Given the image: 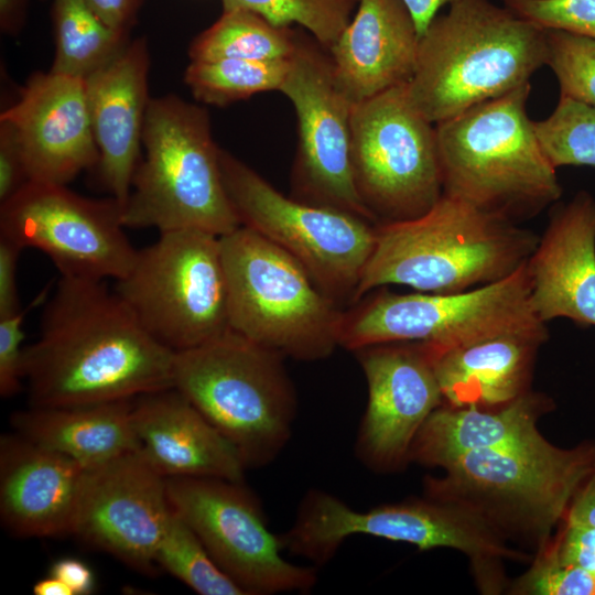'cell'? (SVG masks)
<instances>
[{
  "mask_svg": "<svg viewBox=\"0 0 595 595\" xmlns=\"http://www.w3.org/2000/svg\"><path fill=\"white\" fill-rule=\"evenodd\" d=\"M174 359L105 280L61 275L22 372L30 407H69L173 388Z\"/></svg>",
  "mask_w": 595,
  "mask_h": 595,
  "instance_id": "obj_1",
  "label": "cell"
},
{
  "mask_svg": "<svg viewBox=\"0 0 595 595\" xmlns=\"http://www.w3.org/2000/svg\"><path fill=\"white\" fill-rule=\"evenodd\" d=\"M538 240L516 223L443 194L419 217L376 225L353 303L389 284L456 293L500 281L527 262Z\"/></svg>",
  "mask_w": 595,
  "mask_h": 595,
  "instance_id": "obj_2",
  "label": "cell"
},
{
  "mask_svg": "<svg viewBox=\"0 0 595 595\" xmlns=\"http://www.w3.org/2000/svg\"><path fill=\"white\" fill-rule=\"evenodd\" d=\"M547 53L545 30L489 0H458L420 36L408 96L437 125L530 83Z\"/></svg>",
  "mask_w": 595,
  "mask_h": 595,
  "instance_id": "obj_3",
  "label": "cell"
},
{
  "mask_svg": "<svg viewBox=\"0 0 595 595\" xmlns=\"http://www.w3.org/2000/svg\"><path fill=\"white\" fill-rule=\"evenodd\" d=\"M527 83L435 125L443 194L519 224L562 195L527 113Z\"/></svg>",
  "mask_w": 595,
  "mask_h": 595,
  "instance_id": "obj_4",
  "label": "cell"
},
{
  "mask_svg": "<svg viewBox=\"0 0 595 595\" xmlns=\"http://www.w3.org/2000/svg\"><path fill=\"white\" fill-rule=\"evenodd\" d=\"M142 145L145 155L122 206L126 228L195 229L221 237L241 226L204 108L172 95L150 99Z\"/></svg>",
  "mask_w": 595,
  "mask_h": 595,
  "instance_id": "obj_5",
  "label": "cell"
},
{
  "mask_svg": "<svg viewBox=\"0 0 595 595\" xmlns=\"http://www.w3.org/2000/svg\"><path fill=\"white\" fill-rule=\"evenodd\" d=\"M284 357L228 329L175 353L174 388L236 448L247 469L274 461L298 412Z\"/></svg>",
  "mask_w": 595,
  "mask_h": 595,
  "instance_id": "obj_6",
  "label": "cell"
},
{
  "mask_svg": "<svg viewBox=\"0 0 595 595\" xmlns=\"http://www.w3.org/2000/svg\"><path fill=\"white\" fill-rule=\"evenodd\" d=\"M595 467V443L565 450L540 433L522 442L474 451L426 483L431 498L467 508L500 534L545 542Z\"/></svg>",
  "mask_w": 595,
  "mask_h": 595,
  "instance_id": "obj_7",
  "label": "cell"
},
{
  "mask_svg": "<svg viewBox=\"0 0 595 595\" xmlns=\"http://www.w3.org/2000/svg\"><path fill=\"white\" fill-rule=\"evenodd\" d=\"M219 240L230 329L303 361L327 358L339 347L344 310L300 262L245 226Z\"/></svg>",
  "mask_w": 595,
  "mask_h": 595,
  "instance_id": "obj_8",
  "label": "cell"
},
{
  "mask_svg": "<svg viewBox=\"0 0 595 595\" xmlns=\"http://www.w3.org/2000/svg\"><path fill=\"white\" fill-rule=\"evenodd\" d=\"M143 328L173 351L205 344L229 326L219 237L182 229L160 232L137 250L115 289Z\"/></svg>",
  "mask_w": 595,
  "mask_h": 595,
  "instance_id": "obj_9",
  "label": "cell"
},
{
  "mask_svg": "<svg viewBox=\"0 0 595 595\" xmlns=\"http://www.w3.org/2000/svg\"><path fill=\"white\" fill-rule=\"evenodd\" d=\"M219 159L224 185L241 226L283 249L329 299L349 306L375 246L376 225L288 197L223 149Z\"/></svg>",
  "mask_w": 595,
  "mask_h": 595,
  "instance_id": "obj_10",
  "label": "cell"
},
{
  "mask_svg": "<svg viewBox=\"0 0 595 595\" xmlns=\"http://www.w3.org/2000/svg\"><path fill=\"white\" fill-rule=\"evenodd\" d=\"M405 542L420 550L452 548L469 556L483 578L505 558H521L483 518L459 505L431 498L353 509L334 495L309 490L293 526L281 536L284 550L316 565L327 563L351 536Z\"/></svg>",
  "mask_w": 595,
  "mask_h": 595,
  "instance_id": "obj_11",
  "label": "cell"
},
{
  "mask_svg": "<svg viewBox=\"0 0 595 595\" xmlns=\"http://www.w3.org/2000/svg\"><path fill=\"white\" fill-rule=\"evenodd\" d=\"M542 323L529 300L526 263L509 277L456 293L374 290L344 310L339 346L390 342L452 347Z\"/></svg>",
  "mask_w": 595,
  "mask_h": 595,
  "instance_id": "obj_12",
  "label": "cell"
},
{
  "mask_svg": "<svg viewBox=\"0 0 595 595\" xmlns=\"http://www.w3.org/2000/svg\"><path fill=\"white\" fill-rule=\"evenodd\" d=\"M350 161L376 225L419 217L443 195L435 125L411 104L407 84L354 104Z\"/></svg>",
  "mask_w": 595,
  "mask_h": 595,
  "instance_id": "obj_13",
  "label": "cell"
},
{
  "mask_svg": "<svg viewBox=\"0 0 595 595\" xmlns=\"http://www.w3.org/2000/svg\"><path fill=\"white\" fill-rule=\"evenodd\" d=\"M166 487L171 507L245 595L306 593L316 584L315 569L284 559L281 536L271 532L244 482L169 477Z\"/></svg>",
  "mask_w": 595,
  "mask_h": 595,
  "instance_id": "obj_14",
  "label": "cell"
},
{
  "mask_svg": "<svg viewBox=\"0 0 595 595\" xmlns=\"http://www.w3.org/2000/svg\"><path fill=\"white\" fill-rule=\"evenodd\" d=\"M113 197H83L66 185L29 181L1 203L0 236L45 253L61 275L121 279L137 250Z\"/></svg>",
  "mask_w": 595,
  "mask_h": 595,
  "instance_id": "obj_15",
  "label": "cell"
},
{
  "mask_svg": "<svg viewBox=\"0 0 595 595\" xmlns=\"http://www.w3.org/2000/svg\"><path fill=\"white\" fill-rule=\"evenodd\" d=\"M279 91L289 98L298 118L292 197L375 224L353 178L350 123L354 104L337 85L329 56L299 39Z\"/></svg>",
  "mask_w": 595,
  "mask_h": 595,
  "instance_id": "obj_16",
  "label": "cell"
},
{
  "mask_svg": "<svg viewBox=\"0 0 595 595\" xmlns=\"http://www.w3.org/2000/svg\"><path fill=\"white\" fill-rule=\"evenodd\" d=\"M171 512L166 477L139 448L85 472L71 536L152 575Z\"/></svg>",
  "mask_w": 595,
  "mask_h": 595,
  "instance_id": "obj_17",
  "label": "cell"
},
{
  "mask_svg": "<svg viewBox=\"0 0 595 595\" xmlns=\"http://www.w3.org/2000/svg\"><path fill=\"white\" fill-rule=\"evenodd\" d=\"M354 353L368 388L356 457L375 472L397 470L410 462L418 432L444 403L430 350L422 342H390Z\"/></svg>",
  "mask_w": 595,
  "mask_h": 595,
  "instance_id": "obj_18",
  "label": "cell"
},
{
  "mask_svg": "<svg viewBox=\"0 0 595 595\" xmlns=\"http://www.w3.org/2000/svg\"><path fill=\"white\" fill-rule=\"evenodd\" d=\"M0 122L17 136L29 181L66 185L99 162L85 79L53 72L32 76Z\"/></svg>",
  "mask_w": 595,
  "mask_h": 595,
  "instance_id": "obj_19",
  "label": "cell"
},
{
  "mask_svg": "<svg viewBox=\"0 0 595 595\" xmlns=\"http://www.w3.org/2000/svg\"><path fill=\"white\" fill-rule=\"evenodd\" d=\"M526 270L539 321L564 317L595 326V198L589 193L580 191L553 206Z\"/></svg>",
  "mask_w": 595,
  "mask_h": 595,
  "instance_id": "obj_20",
  "label": "cell"
},
{
  "mask_svg": "<svg viewBox=\"0 0 595 595\" xmlns=\"http://www.w3.org/2000/svg\"><path fill=\"white\" fill-rule=\"evenodd\" d=\"M86 469L18 432L0 437V518L20 538L72 533Z\"/></svg>",
  "mask_w": 595,
  "mask_h": 595,
  "instance_id": "obj_21",
  "label": "cell"
},
{
  "mask_svg": "<svg viewBox=\"0 0 595 595\" xmlns=\"http://www.w3.org/2000/svg\"><path fill=\"white\" fill-rule=\"evenodd\" d=\"M148 69L147 43L139 39L85 79L100 175L121 206L130 195L142 145Z\"/></svg>",
  "mask_w": 595,
  "mask_h": 595,
  "instance_id": "obj_22",
  "label": "cell"
},
{
  "mask_svg": "<svg viewBox=\"0 0 595 595\" xmlns=\"http://www.w3.org/2000/svg\"><path fill=\"white\" fill-rule=\"evenodd\" d=\"M131 419L141 453L164 477L244 482L236 448L174 387L134 398Z\"/></svg>",
  "mask_w": 595,
  "mask_h": 595,
  "instance_id": "obj_23",
  "label": "cell"
},
{
  "mask_svg": "<svg viewBox=\"0 0 595 595\" xmlns=\"http://www.w3.org/2000/svg\"><path fill=\"white\" fill-rule=\"evenodd\" d=\"M419 43L414 20L401 0H358L328 48L335 80L353 104L408 84Z\"/></svg>",
  "mask_w": 595,
  "mask_h": 595,
  "instance_id": "obj_24",
  "label": "cell"
},
{
  "mask_svg": "<svg viewBox=\"0 0 595 595\" xmlns=\"http://www.w3.org/2000/svg\"><path fill=\"white\" fill-rule=\"evenodd\" d=\"M548 336L547 324H539L452 347L425 343L444 403L497 408L528 392Z\"/></svg>",
  "mask_w": 595,
  "mask_h": 595,
  "instance_id": "obj_25",
  "label": "cell"
},
{
  "mask_svg": "<svg viewBox=\"0 0 595 595\" xmlns=\"http://www.w3.org/2000/svg\"><path fill=\"white\" fill-rule=\"evenodd\" d=\"M551 407L547 396L530 390L497 408L443 403L418 432L409 459L443 469L467 453L522 442L540 433L537 422Z\"/></svg>",
  "mask_w": 595,
  "mask_h": 595,
  "instance_id": "obj_26",
  "label": "cell"
},
{
  "mask_svg": "<svg viewBox=\"0 0 595 595\" xmlns=\"http://www.w3.org/2000/svg\"><path fill=\"white\" fill-rule=\"evenodd\" d=\"M133 399L69 407H29L11 414L15 432L93 469L140 448Z\"/></svg>",
  "mask_w": 595,
  "mask_h": 595,
  "instance_id": "obj_27",
  "label": "cell"
},
{
  "mask_svg": "<svg viewBox=\"0 0 595 595\" xmlns=\"http://www.w3.org/2000/svg\"><path fill=\"white\" fill-rule=\"evenodd\" d=\"M298 43V36L289 28L273 25L255 12L234 9L224 10L220 18L192 42L188 54L191 61L289 60Z\"/></svg>",
  "mask_w": 595,
  "mask_h": 595,
  "instance_id": "obj_28",
  "label": "cell"
},
{
  "mask_svg": "<svg viewBox=\"0 0 595 595\" xmlns=\"http://www.w3.org/2000/svg\"><path fill=\"white\" fill-rule=\"evenodd\" d=\"M56 54L51 72L86 79L128 44L84 0H55Z\"/></svg>",
  "mask_w": 595,
  "mask_h": 595,
  "instance_id": "obj_29",
  "label": "cell"
},
{
  "mask_svg": "<svg viewBox=\"0 0 595 595\" xmlns=\"http://www.w3.org/2000/svg\"><path fill=\"white\" fill-rule=\"evenodd\" d=\"M289 66L290 58L192 61L184 79L197 100L226 106L259 93L280 90Z\"/></svg>",
  "mask_w": 595,
  "mask_h": 595,
  "instance_id": "obj_30",
  "label": "cell"
},
{
  "mask_svg": "<svg viewBox=\"0 0 595 595\" xmlns=\"http://www.w3.org/2000/svg\"><path fill=\"white\" fill-rule=\"evenodd\" d=\"M155 564L201 595H245L214 562L206 548L172 508L155 553Z\"/></svg>",
  "mask_w": 595,
  "mask_h": 595,
  "instance_id": "obj_31",
  "label": "cell"
},
{
  "mask_svg": "<svg viewBox=\"0 0 595 595\" xmlns=\"http://www.w3.org/2000/svg\"><path fill=\"white\" fill-rule=\"evenodd\" d=\"M533 125L540 145L555 169L595 166V105L560 96L552 113Z\"/></svg>",
  "mask_w": 595,
  "mask_h": 595,
  "instance_id": "obj_32",
  "label": "cell"
},
{
  "mask_svg": "<svg viewBox=\"0 0 595 595\" xmlns=\"http://www.w3.org/2000/svg\"><path fill=\"white\" fill-rule=\"evenodd\" d=\"M224 10L255 12L273 25L295 23L329 48L349 23L358 0H221Z\"/></svg>",
  "mask_w": 595,
  "mask_h": 595,
  "instance_id": "obj_33",
  "label": "cell"
},
{
  "mask_svg": "<svg viewBox=\"0 0 595 595\" xmlns=\"http://www.w3.org/2000/svg\"><path fill=\"white\" fill-rule=\"evenodd\" d=\"M547 31V65L560 96L595 105V39L562 30Z\"/></svg>",
  "mask_w": 595,
  "mask_h": 595,
  "instance_id": "obj_34",
  "label": "cell"
},
{
  "mask_svg": "<svg viewBox=\"0 0 595 595\" xmlns=\"http://www.w3.org/2000/svg\"><path fill=\"white\" fill-rule=\"evenodd\" d=\"M515 591L537 595H595V577L581 567L564 563L552 545H545L516 583Z\"/></svg>",
  "mask_w": 595,
  "mask_h": 595,
  "instance_id": "obj_35",
  "label": "cell"
},
{
  "mask_svg": "<svg viewBox=\"0 0 595 595\" xmlns=\"http://www.w3.org/2000/svg\"><path fill=\"white\" fill-rule=\"evenodd\" d=\"M518 17L543 30L595 39V0H501Z\"/></svg>",
  "mask_w": 595,
  "mask_h": 595,
  "instance_id": "obj_36",
  "label": "cell"
},
{
  "mask_svg": "<svg viewBox=\"0 0 595 595\" xmlns=\"http://www.w3.org/2000/svg\"><path fill=\"white\" fill-rule=\"evenodd\" d=\"M45 288L28 306L19 312L0 317V394L10 398L17 394L23 381V353L24 339L23 323L26 314L34 306L41 305L46 300Z\"/></svg>",
  "mask_w": 595,
  "mask_h": 595,
  "instance_id": "obj_37",
  "label": "cell"
},
{
  "mask_svg": "<svg viewBox=\"0 0 595 595\" xmlns=\"http://www.w3.org/2000/svg\"><path fill=\"white\" fill-rule=\"evenodd\" d=\"M552 548L561 561L595 577V528L565 519V527Z\"/></svg>",
  "mask_w": 595,
  "mask_h": 595,
  "instance_id": "obj_38",
  "label": "cell"
},
{
  "mask_svg": "<svg viewBox=\"0 0 595 595\" xmlns=\"http://www.w3.org/2000/svg\"><path fill=\"white\" fill-rule=\"evenodd\" d=\"M29 182L24 160L13 129L1 122L0 202L4 203Z\"/></svg>",
  "mask_w": 595,
  "mask_h": 595,
  "instance_id": "obj_39",
  "label": "cell"
},
{
  "mask_svg": "<svg viewBox=\"0 0 595 595\" xmlns=\"http://www.w3.org/2000/svg\"><path fill=\"white\" fill-rule=\"evenodd\" d=\"M23 249L0 236V317L19 312L18 259Z\"/></svg>",
  "mask_w": 595,
  "mask_h": 595,
  "instance_id": "obj_40",
  "label": "cell"
},
{
  "mask_svg": "<svg viewBox=\"0 0 595 595\" xmlns=\"http://www.w3.org/2000/svg\"><path fill=\"white\" fill-rule=\"evenodd\" d=\"M111 29L127 33L143 0H84Z\"/></svg>",
  "mask_w": 595,
  "mask_h": 595,
  "instance_id": "obj_41",
  "label": "cell"
},
{
  "mask_svg": "<svg viewBox=\"0 0 595 595\" xmlns=\"http://www.w3.org/2000/svg\"><path fill=\"white\" fill-rule=\"evenodd\" d=\"M50 575L67 585L73 595L90 594L95 587L94 573L77 559L65 558L56 561L51 567Z\"/></svg>",
  "mask_w": 595,
  "mask_h": 595,
  "instance_id": "obj_42",
  "label": "cell"
},
{
  "mask_svg": "<svg viewBox=\"0 0 595 595\" xmlns=\"http://www.w3.org/2000/svg\"><path fill=\"white\" fill-rule=\"evenodd\" d=\"M565 519L595 528V467L573 498Z\"/></svg>",
  "mask_w": 595,
  "mask_h": 595,
  "instance_id": "obj_43",
  "label": "cell"
},
{
  "mask_svg": "<svg viewBox=\"0 0 595 595\" xmlns=\"http://www.w3.org/2000/svg\"><path fill=\"white\" fill-rule=\"evenodd\" d=\"M412 15L419 35L428 29L439 10L445 4H452L458 0H401Z\"/></svg>",
  "mask_w": 595,
  "mask_h": 595,
  "instance_id": "obj_44",
  "label": "cell"
},
{
  "mask_svg": "<svg viewBox=\"0 0 595 595\" xmlns=\"http://www.w3.org/2000/svg\"><path fill=\"white\" fill-rule=\"evenodd\" d=\"M25 0H0V22L4 32H13L22 21Z\"/></svg>",
  "mask_w": 595,
  "mask_h": 595,
  "instance_id": "obj_45",
  "label": "cell"
},
{
  "mask_svg": "<svg viewBox=\"0 0 595 595\" xmlns=\"http://www.w3.org/2000/svg\"><path fill=\"white\" fill-rule=\"evenodd\" d=\"M32 589L35 595H73L71 588L53 575L37 581Z\"/></svg>",
  "mask_w": 595,
  "mask_h": 595,
  "instance_id": "obj_46",
  "label": "cell"
}]
</instances>
